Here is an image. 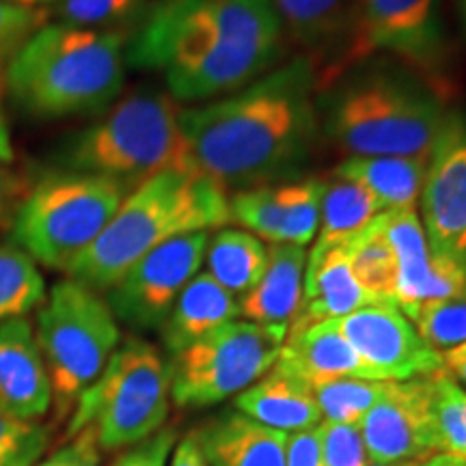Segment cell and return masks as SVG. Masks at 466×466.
I'll return each instance as SVG.
<instances>
[{"label": "cell", "instance_id": "obj_37", "mask_svg": "<svg viewBox=\"0 0 466 466\" xmlns=\"http://www.w3.org/2000/svg\"><path fill=\"white\" fill-rule=\"evenodd\" d=\"M318 434L324 466H365L370 460L359 425L322 421Z\"/></svg>", "mask_w": 466, "mask_h": 466}, {"label": "cell", "instance_id": "obj_11", "mask_svg": "<svg viewBox=\"0 0 466 466\" xmlns=\"http://www.w3.org/2000/svg\"><path fill=\"white\" fill-rule=\"evenodd\" d=\"M212 231L173 238L145 255L108 289V307L116 322L134 330L162 329L175 300L199 275Z\"/></svg>", "mask_w": 466, "mask_h": 466}, {"label": "cell", "instance_id": "obj_15", "mask_svg": "<svg viewBox=\"0 0 466 466\" xmlns=\"http://www.w3.org/2000/svg\"><path fill=\"white\" fill-rule=\"evenodd\" d=\"M333 322L380 380H415L442 370L441 352L421 339L398 305L376 302Z\"/></svg>", "mask_w": 466, "mask_h": 466}, {"label": "cell", "instance_id": "obj_5", "mask_svg": "<svg viewBox=\"0 0 466 466\" xmlns=\"http://www.w3.org/2000/svg\"><path fill=\"white\" fill-rule=\"evenodd\" d=\"M445 119L439 91L417 76L374 69L330 93L324 132L350 156L430 158Z\"/></svg>", "mask_w": 466, "mask_h": 466}, {"label": "cell", "instance_id": "obj_3", "mask_svg": "<svg viewBox=\"0 0 466 466\" xmlns=\"http://www.w3.org/2000/svg\"><path fill=\"white\" fill-rule=\"evenodd\" d=\"M229 223V192L223 186L199 173H158L127 192L106 229L67 275L86 288L108 291L160 244Z\"/></svg>", "mask_w": 466, "mask_h": 466}, {"label": "cell", "instance_id": "obj_34", "mask_svg": "<svg viewBox=\"0 0 466 466\" xmlns=\"http://www.w3.org/2000/svg\"><path fill=\"white\" fill-rule=\"evenodd\" d=\"M145 0H61L63 25L108 31L145 14Z\"/></svg>", "mask_w": 466, "mask_h": 466}, {"label": "cell", "instance_id": "obj_6", "mask_svg": "<svg viewBox=\"0 0 466 466\" xmlns=\"http://www.w3.org/2000/svg\"><path fill=\"white\" fill-rule=\"evenodd\" d=\"M179 115L171 93H132L58 149V171L102 175L132 188L158 173H197Z\"/></svg>", "mask_w": 466, "mask_h": 466}, {"label": "cell", "instance_id": "obj_18", "mask_svg": "<svg viewBox=\"0 0 466 466\" xmlns=\"http://www.w3.org/2000/svg\"><path fill=\"white\" fill-rule=\"evenodd\" d=\"M52 406L50 378L26 318L0 324V412L35 423Z\"/></svg>", "mask_w": 466, "mask_h": 466}, {"label": "cell", "instance_id": "obj_13", "mask_svg": "<svg viewBox=\"0 0 466 466\" xmlns=\"http://www.w3.org/2000/svg\"><path fill=\"white\" fill-rule=\"evenodd\" d=\"M430 247L466 268V115L447 113L419 197Z\"/></svg>", "mask_w": 466, "mask_h": 466}, {"label": "cell", "instance_id": "obj_23", "mask_svg": "<svg viewBox=\"0 0 466 466\" xmlns=\"http://www.w3.org/2000/svg\"><path fill=\"white\" fill-rule=\"evenodd\" d=\"M195 434L209 466H285L288 434L240 410L209 419Z\"/></svg>", "mask_w": 466, "mask_h": 466}, {"label": "cell", "instance_id": "obj_8", "mask_svg": "<svg viewBox=\"0 0 466 466\" xmlns=\"http://www.w3.org/2000/svg\"><path fill=\"white\" fill-rule=\"evenodd\" d=\"M171 404L168 367L143 339L119 343L104 371L76 401L67 434L91 430L97 447L115 451L132 447L162 430Z\"/></svg>", "mask_w": 466, "mask_h": 466}, {"label": "cell", "instance_id": "obj_16", "mask_svg": "<svg viewBox=\"0 0 466 466\" xmlns=\"http://www.w3.org/2000/svg\"><path fill=\"white\" fill-rule=\"evenodd\" d=\"M380 227L398 261L395 305L408 319L432 302L464 294L466 268L434 253L417 208L380 212Z\"/></svg>", "mask_w": 466, "mask_h": 466}, {"label": "cell", "instance_id": "obj_12", "mask_svg": "<svg viewBox=\"0 0 466 466\" xmlns=\"http://www.w3.org/2000/svg\"><path fill=\"white\" fill-rule=\"evenodd\" d=\"M348 42V61L389 52L417 67H441L447 52L441 0H359Z\"/></svg>", "mask_w": 466, "mask_h": 466}, {"label": "cell", "instance_id": "obj_7", "mask_svg": "<svg viewBox=\"0 0 466 466\" xmlns=\"http://www.w3.org/2000/svg\"><path fill=\"white\" fill-rule=\"evenodd\" d=\"M132 186L102 175L52 171L14 214L11 242L33 261L67 272L100 238Z\"/></svg>", "mask_w": 466, "mask_h": 466}, {"label": "cell", "instance_id": "obj_40", "mask_svg": "<svg viewBox=\"0 0 466 466\" xmlns=\"http://www.w3.org/2000/svg\"><path fill=\"white\" fill-rule=\"evenodd\" d=\"M285 466H324L318 428L288 434Z\"/></svg>", "mask_w": 466, "mask_h": 466}, {"label": "cell", "instance_id": "obj_10", "mask_svg": "<svg viewBox=\"0 0 466 466\" xmlns=\"http://www.w3.org/2000/svg\"><path fill=\"white\" fill-rule=\"evenodd\" d=\"M288 326L233 319L168 360L171 400L182 408L223 404L275 367Z\"/></svg>", "mask_w": 466, "mask_h": 466}, {"label": "cell", "instance_id": "obj_44", "mask_svg": "<svg viewBox=\"0 0 466 466\" xmlns=\"http://www.w3.org/2000/svg\"><path fill=\"white\" fill-rule=\"evenodd\" d=\"M14 160V145H11V134H9V126L5 121L3 110H0V162L9 165Z\"/></svg>", "mask_w": 466, "mask_h": 466}, {"label": "cell", "instance_id": "obj_22", "mask_svg": "<svg viewBox=\"0 0 466 466\" xmlns=\"http://www.w3.org/2000/svg\"><path fill=\"white\" fill-rule=\"evenodd\" d=\"M307 250L294 244H270L259 281L238 300L247 322L291 326L300 311Z\"/></svg>", "mask_w": 466, "mask_h": 466}, {"label": "cell", "instance_id": "obj_42", "mask_svg": "<svg viewBox=\"0 0 466 466\" xmlns=\"http://www.w3.org/2000/svg\"><path fill=\"white\" fill-rule=\"evenodd\" d=\"M168 466H209L206 456H203L199 441H197L195 430L186 434L179 442H175Z\"/></svg>", "mask_w": 466, "mask_h": 466}, {"label": "cell", "instance_id": "obj_27", "mask_svg": "<svg viewBox=\"0 0 466 466\" xmlns=\"http://www.w3.org/2000/svg\"><path fill=\"white\" fill-rule=\"evenodd\" d=\"M285 33L305 48H324L350 35L359 0H270Z\"/></svg>", "mask_w": 466, "mask_h": 466}, {"label": "cell", "instance_id": "obj_2", "mask_svg": "<svg viewBox=\"0 0 466 466\" xmlns=\"http://www.w3.org/2000/svg\"><path fill=\"white\" fill-rule=\"evenodd\" d=\"M283 44L270 0H160L126 44V63L160 72L177 102H212L281 66Z\"/></svg>", "mask_w": 466, "mask_h": 466}, {"label": "cell", "instance_id": "obj_20", "mask_svg": "<svg viewBox=\"0 0 466 466\" xmlns=\"http://www.w3.org/2000/svg\"><path fill=\"white\" fill-rule=\"evenodd\" d=\"M236 410L285 434L305 432L322 423V412L309 382L279 360L247 391L236 395Z\"/></svg>", "mask_w": 466, "mask_h": 466}, {"label": "cell", "instance_id": "obj_36", "mask_svg": "<svg viewBox=\"0 0 466 466\" xmlns=\"http://www.w3.org/2000/svg\"><path fill=\"white\" fill-rule=\"evenodd\" d=\"M48 14L39 7H22L15 3H0V78L7 74L9 63L39 28L46 26ZM3 83V80H0ZM3 89V85H0Z\"/></svg>", "mask_w": 466, "mask_h": 466}, {"label": "cell", "instance_id": "obj_25", "mask_svg": "<svg viewBox=\"0 0 466 466\" xmlns=\"http://www.w3.org/2000/svg\"><path fill=\"white\" fill-rule=\"evenodd\" d=\"M428 158L408 156H348L335 168V177L359 184L374 197L380 212L417 208L423 190Z\"/></svg>", "mask_w": 466, "mask_h": 466}, {"label": "cell", "instance_id": "obj_28", "mask_svg": "<svg viewBox=\"0 0 466 466\" xmlns=\"http://www.w3.org/2000/svg\"><path fill=\"white\" fill-rule=\"evenodd\" d=\"M378 214L380 208L365 188L348 179H330L326 182L313 247H346L374 223Z\"/></svg>", "mask_w": 466, "mask_h": 466}, {"label": "cell", "instance_id": "obj_14", "mask_svg": "<svg viewBox=\"0 0 466 466\" xmlns=\"http://www.w3.org/2000/svg\"><path fill=\"white\" fill-rule=\"evenodd\" d=\"M367 458L374 462L410 466L434 456L432 378L389 382L374 408L359 423Z\"/></svg>", "mask_w": 466, "mask_h": 466}, {"label": "cell", "instance_id": "obj_39", "mask_svg": "<svg viewBox=\"0 0 466 466\" xmlns=\"http://www.w3.org/2000/svg\"><path fill=\"white\" fill-rule=\"evenodd\" d=\"M100 464V447L91 430H83L74 436L67 447L52 453L37 466H97Z\"/></svg>", "mask_w": 466, "mask_h": 466}, {"label": "cell", "instance_id": "obj_43", "mask_svg": "<svg viewBox=\"0 0 466 466\" xmlns=\"http://www.w3.org/2000/svg\"><path fill=\"white\" fill-rule=\"evenodd\" d=\"M442 357V370L456 380L460 387L466 389V341L460 343L456 348L445 350L441 352Z\"/></svg>", "mask_w": 466, "mask_h": 466}, {"label": "cell", "instance_id": "obj_30", "mask_svg": "<svg viewBox=\"0 0 466 466\" xmlns=\"http://www.w3.org/2000/svg\"><path fill=\"white\" fill-rule=\"evenodd\" d=\"M46 299V283L35 261L17 247H0V324L25 318Z\"/></svg>", "mask_w": 466, "mask_h": 466}, {"label": "cell", "instance_id": "obj_35", "mask_svg": "<svg viewBox=\"0 0 466 466\" xmlns=\"http://www.w3.org/2000/svg\"><path fill=\"white\" fill-rule=\"evenodd\" d=\"M48 445L39 423L17 421L0 412V466H35Z\"/></svg>", "mask_w": 466, "mask_h": 466}, {"label": "cell", "instance_id": "obj_24", "mask_svg": "<svg viewBox=\"0 0 466 466\" xmlns=\"http://www.w3.org/2000/svg\"><path fill=\"white\" fill-rule=\"evenodd\" d=\"M238 318L240 307L236 296L220 288L208 272H199L175 300L160 329L162 341L173 357Z\"/></svg>", "mask_w": 466, "mask_h": 466}, {"label": "cell", "instance_id": "obj_4", "mask_svg": "<svg viewBox=\"0 0 466 466\" xmlns=\"http://www.w3.org/2000/svg\"><path fill=\"white\" fill-rule=\"evenodd\" d=\"M126 44L119 31L46 25L9 63L11 100L35 119L108 110L124 89Z\"/></svg>", "mask_w": 466, "mask_h": 466}, {"label": "cell", "instance_id": "obj_1", "mask_svg": "<svg viewBox=\"0 0 466 466\" xmlns=\"http://www.w3.org/2000/svg\"><path fill=\"white\" fill-rule=\"evenodd\" d=\"M318 85L316 63L299 56L240 91L182 108L179 126L197 173L227 192L296 177L316 147Z\"/></svg>", "mask_w": 466, "mask_h": 466}, {"label": "cell", "instance_id": "obj_47", "mask_svg": "<svg viewBox=\"0 0 466 466\" xmlns=\"http://www.w3.org/2000/svg\"><path fill=\"white\" fill-rule=\"evenodd\" d=\"M456 5H458L460 20H462V26H464V33H466V0H456Z\"/></svg>", "mask_w": 466, "mask_h": 466}, {"label": "cell", "instance_id": "obj_38", "mask_svg": "<svg viewBox=\"0 0 466 466\" xmlns=\"http://www.w3.org/2000/svg\"><path fill=\"white\" fill-rule=\"evenodd\" d=\"M175 442H177V432L173 428H162L149 439L127 447L113 466H167Z\"/></svg>", "mask_w": 466, "mask_h": 466}, {"label": "cell", "instance_id": "obj_9", "mask_svg": "<svg viewBox=\"0 0 466 466\" xmlns=\"http://www.w3.org/2000/svg\"><path fill=\"white\" fill-rule=\"evenodd\" d=\"M37 346L50 378L58 417L100 378L121 343V330L100 291L66 279L52 285L37 313Z\"/></svg>", "mask_w": 466, "mask_h": 466}, {"label": "cell", "instance_id": "obj_48", "mask_svg": "<svg viewBox=\"0 0 466 466\" xmlns=\"http://www.w3.org/2000/svg\"><path fill=\"white\" fill-rule=\"evenodd\" d=\"M365 466H400V464H384V462H374V460H367Z\"/></svg>", "mask_w": 466, "mask_h": 466}, {"label": "cell", "instance_id": "obj_19", "mask_svg": "<svg viewBox=\"0 0 466 466\" xmlns=\"http://www.w3.org/2000/svg\"><path fill=\"white\" fill-rule=\"evenodd\" d=\"M367 305L376 300L354 279L346 247H313L307 255L300 311L289 329L339 319Z\"/></svg>", "mask_w": 466, "mask_h": 466}, {"label": "cell", "instance_id": "obj_31", "mask_svg": "<svg viewBox=\"0 0 466 466\" xmlns=\"http://www.w3.org/2000/svg\"><path fill=\"white\" fill-rule=\"evenodd\" d=\"M309 387L316 395L322 421L359 425L387 391L389 382L365 380V378H330Z\"/></svg>", "mask_w": 466, "mask_h": 466}, {"label": "cell", "instance_id": "obj_33", "mask_svg": "<svg viewBox=\"0 0 466 466\" xmlns=\"http://www.w3.org/2000/svg\"><path fill=\"white\" fill-rule=\"evenodd\" d=\"M410 322L436 352L460 346L466 341V291L423 307Z\"/></svg>", "mask_w": 466, "mask_h": 466}, {"label": "cell", "instance_id": "obj_46", "mask_svg": "<svg viewBox=\"0 0 466 466\" xmlns=\"http://www.w3.org/2000/svg\"><path fill=\"white\" fill-rule=\"evenodd\" d=\"M9 3L22 5V7H37V5H44V3H55V0H9Z\"/></svg>", "mask_w": 466, "mask_h": 466}, {"label": "cell", "instance_id": "obj_41", "mask_svg": "<svg viewBox=\"0 0 466 466\" xmlns=\"http://www.w3.org/2000/svg\"><path fill=\"white\" fill-rule=\"evenodd\" d=\"M28 190H31V184L25 175L0 162V220L17 212Z\"/></svg>", "mask_w": 466, "mask_h": 466}, {"label": "cell", "instance_id": "obj_32", "mask_svg": "<svg viewBox=\"0 0 466 466\" xmlns=\"http://www.w3.org/2000/svg\"><path fill=\"white\" fill-rule=\"evenodd\" d=\"M432 378L436 451L466 460V389L445 370Z\"/></svg>", "mask_w": 466, "mask_h": 466}, {"label": "cell", "instance_id": "obj_21", "mask_svg": "<svg viewBox=\"0 0 466 466\" xmlns=\"http://www.w3.org/2000/svg\"><path fill=\"white\" fill-rule=\"evenodd\" d=\"M279 363L309 384L330 380V378L380 380L376 371L339 333L333 319L302 326V329H289L281 354H279Z\"/></svg>", "mask_w": 466, "mask_h": 466}, {"label": "cell", "instance_id": "obj_29", "mask_svg": "<svg viewBox=\"0 0 466 466\" xmlns=\"http://www.w3.org/2000/svg\"><path fill=\"white\" fill-rule=\"evenodd\" d=\"M346 253L352 275L357 283L376 302L395 305V288H398V261L395 253L384 238L380 214L363 233L346 244Z\"/></svg>", "mask_w": 466, "mask_h": 466}, {"label": "cell", "instance_id": "obj_17", "mask_svg": "<svg viewBox=\"0 0 466 466\" xmlns=\"http://www.w3.org/2000/svg\"><path fill=\"white\" fill-rule=\"evenodd\" d=\"M324 190L319 177L238 190L229 197L231 223L261 242L307 247L318 236Z\"/></svg>", "mask_w": 466, "mask_h": 466}, {"label": "cell", "instance_id": "obj_45", "mask_svg": "<svg viewBox=\"0 0 466 466\" xmlns=\"http://www.w3.org/2000/svg\"><path fill=\"white\" fill-rule=\"evenodd\" d=\"M410 466H466V460L450 456V453H434V456L425 458L421 462H415Z\"/></svg>", "mask_w": 466, "mask_h": 466}, {"label": "cell", "instance_id": "obj_26", "mask_svg": "<svg viewBox=\"0 0 466 466\" xmlns=\"http://www.w3.org/2000/svg\"><path fill=\"white\" fill-rule=\"evenodd\" d=\"M208 275L238 300L259 281L268 261V247L258 236L244 229H220L209 236Z\"/></svg>", "mask_w": 466, "mask_h": 466}]
</instances>
